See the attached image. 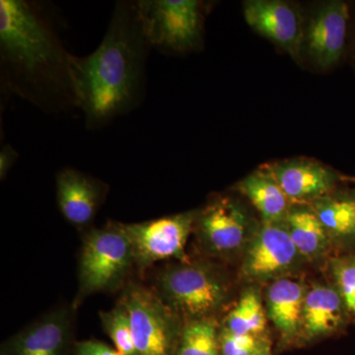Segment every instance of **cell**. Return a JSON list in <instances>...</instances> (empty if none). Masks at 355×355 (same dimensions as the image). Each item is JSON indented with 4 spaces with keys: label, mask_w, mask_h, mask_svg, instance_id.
<instances>
[{
    "label": "cell",
    "mask_w": 355,
    "mask_h": 355,
    "mask_svg": "<svg viewBox=\"0 0 355 355\" xmlns=\"http://www.w3.org/2000/svg\"><path fill=\"white\" fill-rule=\"evenodd\" d=\"M72 58L44 4L0 0V83L6 92L46 114L79 109Z\"/></svg>",
    "instance_id": "1"
},
{
    "label": "cell",
    "mask_w": 355,
    "mask_h": 355,
    "mask_svg": "<svg viewBox=\"0 0 355 355\" xmlns=\"http://www.w3.org/2000/svg\"><path fill=\"white\" fill-rule=\"evenodd\" d=\"M150 49L139 1L116 2L99 46L86 57L72 58L79 109L88 130L107 127L141 104Z\"/></svg>",
    "instance_id": "2"
},
{
    "label": "cell",
    "mask_w": 355,
    "mask_h": 355,
    "mask_svg": "<svg viewBox=\"0 0 355 355\" xmlns=\"http://www.w3.org/2000/svg\"><path fill=\"white\" fill-rule=\"evenodd\" d=\"M158 295L179 317L214 319L230 297L226 273L205 261H183L166 268L158 279Z\"/></svg>",
    "instance_id": "3"
},
{
    "label": "cell",
    "mask_w": 355,
    "mask_h": 355,
    "mask_svg": "<svg viewBox=\"0 0 355 355\" xmlns=\"http://www.w3.org/2000/svg\"><path fill=\"white\" fill-rule=\"evenodd\" d=\"M140 17L151 49L186 53L202 44L205 4L198 0H139Z\"/></svg>",
    "instance_id": "4"
},
{
    "label": "cell",
    "mask_w": 355,
    "mask_h": 355,
    "mask_svg": "<svg viewBox=\"0 0 355 355\" xmlns=\"http://www.w3.org/2000/svg\"><path fill=\"white\" fill-rule=\"evenodd\" d=\"M133 263L132 244L119 223L90 229L84 236L79 260L81 295L118 286Z\"/></svg>",
    "instance_id": "5"
},
{
    "label": "cell",
    "mask_w": 355,
    "mask_h": 355,
    "mask_svg": "<svg viewBox=\"0 0 355 355\" xmlns=\"http://www.w3.org/2000/svg\"><path fill=\"white\" fill-rule=\"evenodd\" d=\"M121 303L130 316L137 355H176L183 328L180 326V317L158 294L132 286Z\"/></svg>",
    "instance_id": "6"
},
{
    "label": "cell",
    "mask_w": 355,
    "mask_h": 355,
    "mask_svg": "<svg viewBox=\"0 0 355 355\" xmlns=\"http://www.w3.org/2000/svg\"><path fill=\"white\" fill-rule=\"evenodd\" d=\"M259 225L238 200L217 196L198 210L193 231L205 253L228 259L244 254Z\"/></svg>",
    "instance_id": "7"
},
{
    "label": "cell",
    "mask_w": 355,
    "mask_h": 355,
    "mask_svg": "<svg viewBox=\"0 0 355 355\" xmlns=\"http://www.w3.org/2000/svg\"><path fill=\"white\" fill-rule=\"evenodd\" d=\"M198 210L139 223H119L132 244L135 263L148 266L157 261H184V247L195 227Z\"/></svg>",
    "instance_id": "8"
},
{
    "label": "cell",
    "mask_w": 355,
    "mask_h": 355,
    "mask_svg": "<svg viewBox=\"0 0 355 355\" xmlns=\"http://www.w3.org/2000/svg\"><path fill=\"white\" fill-rule=\"evenodd\" d=\"M243 257V277L258 284L288 277L305 261L282 222H261Z\"/></svg>",
    "instance_id": "9"
},
{
    "label": "cell",
    "mask_w": 355,
    "mask_h": 355,
    "mask_svg": "<svg viewBox=\"0 0 355 355\" xmlns=\"http://www.w3.org/2000/svg\"><path fill=\"white\" fill-rule=\"evenodd\" d=\"M350 21L347 2L330 0L318 6L305 24L302 53L323 70L340 64L349 51Z\"/></svg>",
    "instance_id": "10"
},
{
    "label": "cell",
    "mask_w": 355,
    "mask_h": 355,
    "mask_svg": "<svg viewBox=\"0 0 355 355\" xmlns=\"http://www.w3.org/2000/svg\"><path fill=\"white\" fill-rule=\"evenodd\" d=\"M265 166L292 205H311L352 179L313 158L284 159Z\"/></svg>",
    "instance_id": "11"
},
{
    "label": "cell",
    "mask_w": 355,
    "mask_h": 355,
    "mask_svg": "<svg viewBox=\"0 0 355 355\" xmlns=\"http://www.w3.org/2000/svg\"><path fill=\"white\" fill-rule=\"evenodd\" d=\"M247 24L295 60H301L305 23L297 6L282 0H247Z\"/></svg>",
    "instance_id": "12"
},
{
    "label": "cell",
    "mask_w": 355,
    "mask_h": 355,
    "mask_svg": "<svg viewBox=\"0 0 355 355\" xmlns=\"http://www.w3.org/2000/svg\"><path fill=\"white\" fill-rule=\"evenodd\" d=\"M72 338L69 309L44 315L2 345L1 355H67Z\"/></svg>",
    "instance_id": "13"
},
{
    "label": "cell",
    "mask_w": 355,
    "mask_h": 355,
    "mask_svg": "<svg viewBox=\"0 0 355 355\" xmlns=\"http://www.w3.org/2000/svg\"><path fill=\"white\" fill-rule=\"evenodd\" d=\"M55 186L58 209L69 223L78 228L93 221L108 193L106 184L74 168L58 172Z\"/></svg>",
    "instance_id": "14"
},
{
    "label": "cell",
    "mask_w": 355,
    "mask_h": 355,
    "mask_svg": "<svg viewBox=\"0 0 355 355\" xmlns=\"http://www.w3.org/2000/svg\"><path fill=\"white\" fill-rule=\"evenodd\" d=\"M349 321V311L336 286L317 284L306 293L300 340L312 343L338 335Z\"/></svg>",
    "instance_id": "15"
},
{
    "label": "cell",
    "mask_w": 355,
    "mask_h": 355,
    "mask_svg": "<svg viewBox=\"0 0 355 355\" xmlns=\"http://www.w3.org/2000/svg\"><path fill=\"white\" fill-rule=\"evenodd\" d=\"M309 205L326 229L333 249L355 254V177Z\"/></svg>",
    "instance_id": "16"
},
{
    "label": "cell",
    "mask_w": 355,
    "mask_h": 355,
    "mask_svg": "<svg viewBox=\"0 0 355 355\" xmlns=\"http://www.w3.org/2000/svg\"><path fill=\"white\" fill-rule=\"evenodd\" d=\"M306 288L302 282L284 277L270 282L266 293L268 319L279 333L284 345L300 340Z\"/></svg>",
    "instance_id": "17"
},
{
    "label": "cell",
    "mask_w": 355,
    "mask_h": 355,
    "mask_svg": "<svg viewBox=\"0 0 355 355\" xmlns=\"http://www.w3.org/2000/svg\"><path fill=\"white\" fill-rule=\"evenodd\" d=\"M236 189L260 214L261 223H280L291 209V200L265 165L241 180Z\"/></svg>",
    "instance_id": "18"
},
{
    "label": "cell",
    "mask_w": 355,
    "mask_h": 355,
    "mask_svg": "<svg viewBox=\"0 0 355 355\" xmlns=\"http://www.w3.org/2000/svg\"><path fill=\"white\" fill-rule=\"evenodd\" d=\"M282 223L305 261L321 260L333 249L326 229L311 205H292Z\"/></svg>",
    "instance_id": "19"
},
{
    "label": "cell",
    "mask_w": 355,
    "mask_h": 355,
    "mask_svg": "<svg viewBox=\"0 0 355 355\" xmlns=\"http://www.w3.org/2000/svg\"><path fill=\"white\" fill-rule=\"evenodd\" d=\"M268 320L260 293L248 288L225 318L222 329L234 335L266 336Z\"/></svg>",
    "instance_id": "20"
},
{
    "label": "cell",
    "mask_w": 355,
    "mask_h": 355,
    "mask_svg": "<svg viewBox=\"0 0 355 355\" xmlns=\"http://www.w3.org/2000/svg\"><path fill=\"white\" fill-rule=\"evenodd\" d=\"M176 355H220L214 319L191 320L182 329Z\"/></svg>",
    "instance_id": "21"
},
{
    "label": "cell",
    "mask_w": 355,
    "mask_h": 355,
    "mask_svg": "<svg viewBox=\"0 0 355 355\" xmlns=\"http://www.w3.org/2000/svg\"><path fill=\"white\" fill-rule=\"evenodd\" d=\"M105 331L121 355H137L133 340L130 316L125 306L119 304L113 310L100 314Z\"/></svg>",
    "instance_id": "22"
},
{
    "label": "cell",
    "mask_w": 355,
    "mask_h": 355,
    "mask_svg": "<svg viewBox=\"0 0 355 355\" xmlns=\"http://www.w3.org/2000/svg\"><path fill=\"white\" fill-rule=\"evenodd\" d=\"M334 286L342 296L352 321L355 322V254H343L331 261Z\"/></svg>",
    "instance_id": "23"
},
{
    "label": "cell",
    "mask_w": 355,
    "mask_h": 355,
    "mask_svg": "<svg viewBox=\"0 0 355 355\" xmlns=\"http://www.w3.org/2000/svg\"><path fill=\"white\" fill-rule=\"evenodd\" d=\"M220 355H260L270 349L268 336L234 335L229 331H219Z\"/></svg>",
    "instance_id": "24"
},
{
    "label": "cell",
    "mask_w": 355,
    "mask_h": 355,
    "mask_svg": "<svg viewBox=\"0 0 355 355\" xmlns=\"http://www.w3.org/2000/svg\"><path fill=\"white\" fill-rule=\"evenodd\" d=\"M77 355H121L116 349H112L106 343L97 340H85L77 343Z\"/></svg>",
    "instance_id": "25"
},
{
    "label": "cell",
    "mask_w": 355,
    "mask_h": 355,
    "mask_svg": "<svg viewBox=\"0 0 355 355\" xmlns=\"http://www.w3.org/2000/svg\"><path fill=\"white\" fill-rule=\"evenodd\" d=\"M18 157H19V154L10 144L2 146L1 151H0V178L1 180L6 179V175L15 164Z\"/></svg>",
    "instance_id": "26"
},
{
    "label": "cell",
    "mask_w": 355,
    "mask_h": 355,
    "mask_svg": "<svg viewBox=\"0 0 355 355\" xmlns=\"http://www.w3.org/2000/svg\"><path fill=\"white\" fill-rule=\"evenodd\" d=\"M349 51L352 55V62L355 67V8H352V21H350V32Z\"/></svg>",
    "instance_id": "27"
},
{
    "label": "cell",
    "mask_w": 355,
    "mask_h": 355,
    "mask_svg": "<svg viewBox=\"0 0 355 355\" xmlns=\"http://www.w3.org/2000/svg\"><path fill=\"white\" fill-rule=\"evenodd\" d=\"M260 355H272V349L266 350V352H263V354Z\"/></svg>",
    "instance_id": "28"
}]
</instances>
